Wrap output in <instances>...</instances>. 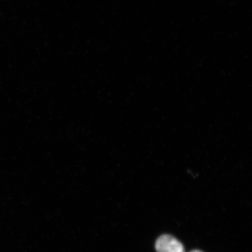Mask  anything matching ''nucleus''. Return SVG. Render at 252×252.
Returning a JSON list of instances; mask_svg holds the SVG:
<instances>
[{
  "mask_svg": "<svg viewBox=\"0 0 252 252\" xmlns=\"http://www.w3.org/2000/svg\"><path fill=\"white\" fill-rule=\"evenodd\" d=\"M156 250L157 252H185L181 242L169 235H163L157 239Z\"/></svg>",
  "mask_w": 252,
  "mask_h": 252,
  "instance_id": "nucleus-1",
  "label": "nucleus"
},
{
  "mask_svg": "<svg viewBox=\"0 0 252 252\" xmlns=\"http://www.w3.org/2000/svg\"><path fill=\"white\" fill-rule=\"evenodd\" d=\"M190 252H203L202 251H198V250H194L193 251H191Z\"/></svg>",
  "mask_w": 252,
  "mask_h": 252,
  "instance_id": "nucleus-2",
  "label": "nucleus"
}]
</instances>
